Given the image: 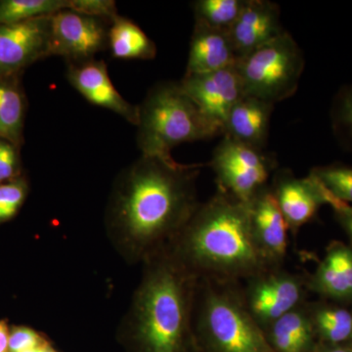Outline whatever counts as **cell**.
I'll use <instances>...</instances> for the list:
<instances>
[{"instance_id": "cell-4", "label": "cell", "mask_w": 352, "mask_h": 352, "mask_svg": "<svg viewBox=\"0 0 352 352\" xmlns=\"http://www.w3.org/2000/svg\"><path fill=\"white\" fill-rule=\"evenodd\" d=\"M194 331L198 349L206 352H275L236 282L200 278Z\"/></svg>"}, {"instance_id": "cell-32", "label": "cell", "mask_w": 352, "mask_h": 352, "mask_svg": "<svg viewBox=\"0 0 352 352\" xmlns=\"http://www.w3.org/2000/svg\"><path fill=\"white\" fill-rule=\"evenodd\" d=\"M9 330L8 325L4 320H0V352H9Z\"/></svg>"}, {"instance_id": "cell-19", "label": "cell", "mask_w": 352, "mask_h": 352, "mask_svg": "<svg viewBox=\"0 0 352 352\" xmlns=\"http://www.w3.org/2000/svg\"><path fill=\"white\" fill-rule=\"evenodd\" d=\"M264 333L275 352H314L319 344L307 302L273 322Z\"/></svg>"}, {"instance_id": "cell-25", "label": "cell", "mask_w": 352, "mask_h": 352, "mask_svg": "<svg viewBox=\"0 0 352 352\" xmlns=\"http://www.w3.org/2000/svg\"><path fill=\"white\" fill-rule=\"evenodd\" d=\"M245 0H199L194 3L195 20L228 32L242 12Z\"/></svg>"}, {"instance_id": "cell-13", "label": "cell", "mask_w": 352, "mask_h": 352, "mask_svg": "<svg viewBox=\"0 0 352 352\" xmlns=\"http://www.w3.org/2000/svg\"><path fill=\"white\" fill-rule=\"evenodd\" d=\"M270 188L294 234L312 221L322 206L328 205L325 190L314 178L296 177L289 168L275 171Z\"/></svg>"}, {"instance_id": "cell-14", "label": "cell", "mask_w": 352, "mask_h": 352, "mask_svg": "<svg viewBox=\"0 0 352 352\" xmlns=\"http://www.w3.org/2000/svg\"><path fill=\"white\" fill-rule=\"evenodd\" d=\"M67 78L90 103L112 111L134 126L138 124V106L127 102L113 87L105 62L94 59L68 62Z\"/></svg>"}, {"instance_id": "cell-35", "label": "cell", "mask_w": 352, "mask_h": 352, "mask_svg": "<svg viewBox=\"0 0 352 352\" xmlns=\"http://www.w3.org/2000/svg\"><path fill=\"white\" fill-rule=\"evenodd\" d=\"M41 352H57L55 351L54 349H53L52 346H50V344H46L45 346H43V351Z\"/></svg>"}, {"instance_id": "cell-23", "label": "cell", "mask_w": 352, "mask_h": 352, "mask_svg": "<svg viewBox=\"0 0 352 352\" xmlns=\"http://www.w3.org/2000/svg\"><path fill=\"white\" fill-rule=\"evenodd\" d=\"M69 0H2L0 25L17 24L54 15L68 8Z\"/></svg>"}, {"instance_id": "cell-7", "label": "cell", "mask_w": 352, "mask_h": 352, "mask_svg": "<svg viewBox=\"0 0 352 352\" xmlns=\"http://www.w3.org/2000/svg\"><path fill=\"white\" fill-rule=\"evenodd\" d=\"M208 164L214 170L217 189L245 204L268 186L276 170L274 157L226 135L222 136Z\"/></svg>"}, {"instance_id": "cell-3", "label": "cell", "mask_w": 352, "mask_h": 352, "mask_svg": "<svg viewBox=\"0 0 352 352\" xmlns=\"http://www.w3.org/2000/svg\"><path fill=\"white\" fill-rule=\"evenodd\" d=\"M143 276L124 317L139 352H191L198 349L194 314L200 278L168 249L143 263Z\"/></svg>"}, {"instance_id": "cell-28", "label": "cell", "mask_w": 352, "mask_h": 352, "mask_svg": "<svg viewBox=\"0 0 352 352\" xmlns=\"http://www.w3.org/2000/svg\"><path fill=\"white\" fill-rule=\"evenodd\" d=\"M68 9L110 22L119 16L117 4L113 0H69Z\"/></svg>"}, {"instance_id": "cell-21", "label": "cell", "mask_w": 352, "mask_h": 352, "mask_svg": "<svg viewBox=\"0 0 352 352\" xmlns=\"http://www.w3.org/2000/svg\"><path fill=\"white\" fill-rule=\"evenodd\" d=\"M108 46L117 59L151 60L157 55L154 41L135 23L120 15L110 22Z\"/></svg>"}, {"instance_id": "cell-15", "label": "cell", "mask_w": 352, "mask_h": 352, "mask_svg": "<svg viewBox=\"0 0 352 352\" xmlns=\"http://www.w3.org/2000/svg\"><path fill=\"white\" fill-rule=\"evenodd\" d=\"M285 32L276 3L268 0H245L242 12L228 34L241 60Z\"/></svg>"}, {"instance_id": "cell-24", "label": "cell", "mask_w": 352, "mask_h": 352, "mask_svg": "<svg viewBox=\"0 0 352 352\" xmlns=\"http://www.w3.org/2000/svg\"><path fill=\"white\" fill-rule=\"evenodd\" d=\"M328 195V205L339 201L352 206V166L342 164L315 166L309 175Z\"/></svg>"}, {"instance_id": "cell-29", "label": "cell", "mask_w": 352, "mask_h": 352, "mask_svg": "<svg viewBox=\"0 0 352 352\" xmlns=\"http://www.w3.org/2000/svg\"><path fill=\"white\" fill-rule=\"evenodd\" d=\"M46 340L36 331L28 327H13L9 335V352H21L43 346Z\"/></svg>"}, {"instance_id": "cell-27", "label": "cell", "mask_w": 352, "mask_h": 352, "mask_svg": "<svg viewBox=\"0 0 352 352\" xmlns=\"http://www.w3.org/2000/svg\"><path fill=\"white\" fill-rule=\"evenodd\" d=\"M27 194L28 184L22 178L0 184V223L17 214Z\"/></svg>"}, {"instance_id": "cell-34", "label": "cell", "mask_w": 352, "mask_h": 352, "mask_svg": "<svg viewBox=\"0 0 352 352\" xmlns=\"http://www.w3.org/2000/svg\"><path fill=\"white\" fill-rule=\"evenodd\" d=\"M47 344V342H46ZM46 344H44L43 346L34 347V349H27V351H21V352H41L43 351V346H45Z\"/></svg>"}, {"instance_id": "cell-26", "label": "cell", "mask_w": 352, "mask_h": 352, "mask_svg": "<svg viewBox=\"0 0 352 352\" xmlns=\"http://www.w3.org/2000/svg\"><path fill=\"white\" fill-rule=\"evenodd\" d=\"M330 117L336 138L352 150V85H344L333 97Z\"/></svg>"}, {"instance_id": "cell-30", "label": "cell", "mask_w": 352, "mask_h": 352, "mask_svg": "<svg viewBox=\"0 0 352 352\" xmlns=\"http://www.w3.org/2000/svg\"><path fill=\"white\" fill-rule=\"evenodd\" d=\"M18 163L19 159L15 144L0 139V184L17 175Z\"/></svg>"}, {"instance_id": "cell-9", "label": "cell", "mask_w": 352, "mask_h": 352, "mask_svg": "<svg viewBox=\"0 0 352 352\" xmlns=\"http://www.w3.org/2000/svg\"><path fill=\"white\" fill-rule=\"evenodd\" d=\"M107 21L64 9L50 18V56L68 62L94 59L108 46Z\"/></svg>"}, {"instance_id": "cell-17", "label": "cell", "mask_w": 352, "mask_h": 352, "mask_svg": "<svg viewBox=\"0 0 352 352\" xmlns=\"http://www.w3.org/2000/svg\"><path fill=\"white\" fill-rule=\"evenodd\" d=\"M238 62L228 32L195 21L185 76L214 73L236 66Z\"/></svg>"}, {"instance_id": "cell-20", "label": "cell", "mask_w": 352, "mask_h": 352, "mask_svg": "<svg viewBox=\"0 0 352 352\" xmlns=\"http://www.w3.org/2000/svg\"><path fill=\"white\" fill-rule=\"evenodd\" d=\"M307 309L319 344H352V307L319 300L307 302Z\"/></svg>"}, {"instance_id": "cell-2", "label": "cell", "mask_w": 352, "mask_h": 352, "mask_svg": "<svg viewBox=\"0 0 352 352\" xmlns=\"http://www.w3.org/2000/svg\"><path fill=\"white\" fill-rule=\"evenodd\" d=\"M166 249L199 278L238 283L268 270L252 238L248 204L219 189Z\"/></svg>"}, {"instance_id": "cell-12", "label": "cell", "mask_w": 352, "mask_h": 352, "mask_svg": "<svg viewBox=\"0 0 352 352\" xmlns=\"http://www.w3.org/2000/svg\"><path fill=\"white\" fill-rule=\"evenodd\" d=\"M254 244L268 268L282 267L288 252L289 230L270 185L248 204Z\"/></svg>"}, {"instance_id": "cell-8", "label": "cell", "mask_w": 352, "mask_h": 352, "mask_svg": "<svg viewBox=\"0 0 352 352\" xmlns=\"http://www.w3.org/2000/svg\"><path fill=\"white\" fill-rule=\"evenodd\" d=\"M245 282L242 289L245 307L263 331L307 302V277L283 267L268 268Z\"/></svg>"}, {"instance_id": "cell-31", "label": "cell", "mask_w": 352, "mask_h": 352, "mask_svg": "<svg viewBox=\"0 0 352 352\" xmlns=\"http://www.w3.org/2000/svg\"><path fill=\"white\" fill-rule=\"evenodd\" d=\"M335 212L336 219L346 234L349 245L352 248V206L342 201H337L331 206Z\"/></svg>"}, {"instance_id": "cell-36", "label": "cell", "mask_w": 352, "mask_h": 352, "mask_svg": "<svg viewBox=\"0 0 352 352\" xmlns=\"http://www.w3.org/2000/svg\"><path fill=\"white\" fill-rule=\"evenodd\" d=\"M349 346H351V349H352V344H349Z\"/></svg>"}, {"instance_id": "cell-5", "label": "cell", "mask_w": 352, "mask_h": 352, "mask_svg": "<svg viewBox=\"0 0 352 352\" xmlns=\"http://www.w3.org/2000/svg\"><path fill=\"white\" fill-rule=\"evenodd\" d=\"M138 144L142 156L171 159V151L186 142L222 136L206 119L179 82L155 85L138 106Z\"/></svg>"}, {"instance_id": "cell-16", "label": "cell", "mask_w": 352, "mask_h": 352, "mask_svg": "<svg viewBox=\"0 0 352 352\" xmlns=\"http://www.w3.org/2000/svg\"><path fill=\"white\" fill-rule=\"evenodd\" d=\"M307 289L320 300L352 307V248L333 241L316 270L307 277Z\"/></svg>"}, {"instance_id": "cell-11", "label": "cell", "mask_w": 352, "mask_h": 352, "mask_svg": "<svg viewBox=\"0 0 352 352\" xmlns=\"http://www.w3.org/2000/svg\"><path fill=\"white\" fill-rule=\"evenodd\" d=\"M50 18L0 25V78L50 56Z\"/></svg>"}, {"instance_id": "cell-18", "label": "cell", "mask_w": 352, "mask_h": 352, "mask_svg": "<svg viewBox=\"0 0 352 352\" xmlns=\"http://www.w3.org/2000/svg\"><path fill=\"white\" fill-rule=\"evenodd\" d=\"M273 110V104L245 95L229 113L223 135L263 151Z\"/></svg>"}, {"instance_id": "cell-1", "label": "cell", "mask_w": 352, "mask_h": 352, "mask_svg": "<svg viewBox=\"0 0 352 352\" xmlns=\"http://www.w3.org/2000/svg\"><path fill=\"white\" fill-rule=\"evenodd\" d=\"M205 166L141 155L120 173L109 200L106 228L126 263H144L184 228L201 205L196 180Z\"/></svg>"}, {"instance_id": "cell-6", "label": "cell", "mask_w": 352, "mask_h": 352, "mask_svg": "<svg viewBox=\"0 0 352 352\" xmlns=\"http://www.w3.org/2000/svg\"><path fill=\"white\" fill-rule=\"evenodd\" d=\"M302 50L288 32L239 60L245 95L275 104L293 96L305 69Z\"/></svg>"}, {"instance_id": "cell-33", "label": "cell", "mask_w": 352, "mask_h": 352, "mask_svg": "<svg viewBox=\"0 0 352 352\" xmlns=\"http://www.w3.org/2000/svg\"><path fill=\"white\" fill-rule=\"evenodd\" d=\"M314 352H352L351 346H333V344H318Z\"/></svg>"}, {"instance_id": "cell-22", "label": "cell", "mask_w": 352, "mask_h": 352, "mask_svg": "<svg viewBox=\"0 0 352 352\" xmlns=\"http://www.w3.org/2000/svg\"><path fill=\"white\" fill-rule=\"evenodd\" d=\"M0 78V139L17 145L22 136L25 104L14 83Z\"/></svg>"}, {"instance_id": "cell-10", "label": "cell", "mask_w": 352, "mask_h": 352, "mask_svg": "<svg viewBox=\"0 0 352 352\" xmlns=\"http://www.w3.org/2000/svg\"><path fill=\"white\" fill-rule=\"evenodd\" d=\"M179 83L206 119L224 134L229 113L245 96L237 65L205 75L184 76Z\"/></svg>"}]
</instances>
